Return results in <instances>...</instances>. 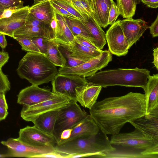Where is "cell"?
<instances>
[{"mask_svg": "<svg viewBox=\"0 0 158 158\" xmlns=\"http://www.w3.org/2000/svg\"><path fill=\"white\" fill-rule=\"evenodd\" d=\"M32 39L27 37L19 36L16 38L15 39L21 45L22 50L28 52L41 53L32 41Z\"/></svg>", "mask_w": 158, "mask_h": 158, "instance_id": "cell-32", "label": "cell"}, {"mask_svg": "<svg viewBox=\"0 0 158 158\" xmlns=\"http://www.w3.org/2000/svg\"><path fill=\"white\" fill-rule=\"evenodd\" d=\"M9 56L7 52L0 51V69L8 61Z\"/></svg>", "mask_w": 158, "mask_h": 158, "instance_id": "cell-45", "label": "cell"}, {"mask_svg": "<svg viewBox=\"0 0 158 158\" xmlns=\"http://www.w3.org/2000/svg\"><path fill=\"white\" fill-rule=\"evenodd\" d=\"M77 102L76 100L71 99L68 105L58 110L53 131V136L57 143L60 141L63 131L71 129L88 114L84 110L81 109Z\"/></svg>", "mask_w": 158, "mask_h": 158, "instance_id": "cell-6", "label": "cell"}, {"mask_svg": "<svg viewBox=\"0 0 158 158\" xmlns=\"http://www.w3.org/2000/svg\"><path fill=\"white\" fill-rule=\"evenodd\" d=\"M4 10H0V18Z\"/></svg>", "mask_w": 158, "mask_h": 158, "instance_id": "cell-55", "label": "cell"}, {"mask_svg": "<svg viewBox=\"0 0 158 158\" xmlns=\"http://www.w3.org/2000/svg\"><path fill=\"white\" fill-rule=\"evenodd\" d=\"M55 3L60 6L74 16L77 19L84 21L85 18L72 5L69 0L52 1Z\"/></svg>", "mask_w": 158, "mask_h": 158, "instance_id": "cell-33", "label": "cell"}, {"mask_svg": "<svg viewBox=\"0 0 158 158\" xmlns=\"http://www.w3.org/2000/svg\"><path fill=\"white\" fill-rule=\"evenodd\" d=\"M47 26L35 27L23 26L15 32L13 38L15 39L19 36L27 37L31 38L37 37H42L53 40V32L49 26Z\"/></svg>", "mask_w": 158, "mask_h": 158, "instance_id": "cell-23", "label": "cell"}, {"mask_svg": "<svg viewBox=\"0 0 158 158\" xmlns=\"http://www.w3.org/2000/svg\"><path fill=\"white\" fill-rule=\"evenodd\" d=\"M120 15L119 11L117 5L114 2L111 5L109 14L108 25H112L116 21L117 18Z\"/></svg>", "mask_w": 158, "mask_h": 158, "instance_id": "cell-37", "label": "cell"}, {"mask_svg": "<svg viewBox=\"0 0 158 158\" xmlns=\"http://www.w3.org/2000/svg\"><path fill=\"white\" fill-rule=\"evenodd\" d=\"M90 7L92 16L102 27L108 25L110 9L104 0H87Z\"/></svg>", "mask_w": 158, "mask_h": 158, "instance_id": "cell-21", "label": "cell"}, {"mask_svg": "<svg viewBox=\"0 0 158 158\" xmlns=\"http://www.w3.org/2000/svg\"><path fill=\"white\" fill-rule=\"evenodd\" d=\"M146 107L145 94L130 92L96 102L89 113L102 132L113 135L119 133L126 123L145 114Z\"/></svg>", "mask_w": 158, "mask_h": 158, "instance_id": "cell-1", "label": "cell"}, {"mask_svg": "<svg viewBox=\"0 0 158 158\" xmlns=\"http://www.w3.org/2000/svg\"><path fill=\"white\" fill-rule=\"evenodd\" d=\"M35 158H64L63 155L58 152L55 151L52 152L40 154Z\"/></svg>", "mask_w": 158, "mask_h": 158, "instance_id": "cell-43", "label": "cell"}, {"mask_svg": "<svg viewBox=\"0 0 158 158\" xmlns=\"http://www.w3.org/2000/svg\"><path fill=\"white\" fill-rule=\"evenodd\" d=\"M154 60L153 63L157 70L158 69V48L156 47L153 50Z\"/></svg>", "mask_w": 158, "mask_h": 158, "instance_id": "cell-48", "label": "cell"}, {"mask_svg": "<svg viewBox=\"0 0 158 158\" xmlns=\"http://www.w3.org/2000/svg\"><path fill=\"white\" fill-rule=\"evenodd\" d=\"M44 55L56 66H65V59L59 48V44L53 40L49 41Z\"/></svg>", "mask_w": 158, "mask_h": 158, "instance_id": "cell-27", "label": "cell"}, {"mask_svg": "<svg viewBox=\"0 0 158 158\" xmlns=\"http://www.w3.org/2000/svg\"><path fill=\"white\" fill-rule=\"evenodd\" d=\"M1 143L7 148L9 157L35 158L39 155L55 151L54 147H33L21 142L17 138H10Z\"/></svg>", "mask_w": 158, "mask_h": 158, "instance_id": "cell-10", "label": "cell"}, {"mask_svg": "<svg viewBox=\"0 0 158 158\" xmlns=\"http://www.w3.org/2000/svg\"><path fill=\"white\" fill-rule=\"evenodd\" d=\"M49 1H60V0H48Z\"/></svg>", "mask_w": 158, "mask_h": 158, "instance_id": "cell-56", "label": "cell"}, {"mask_svg": "<svg viewBox=\"0 0 158 158\" xmlns=\"http://www.w3.org/2000/svg\"><path fill=\"white\" fill-rule=\"evenodd\" d=\"M150 33L152 37H155L158 36V15L155 21L152 23L151 26L149 27Z\"/></svg>", "mask_w": 158, "mask_h": 158, "instance_id": "cell-42", "label": "cell"}, {"mask_svg": "<svg viewBox=\"0 0 158 158\" xmlns=\"http://www.w3.org/2000/svg\"><path fill=\"white\" fill-rule=\"evenodd\" d=\"M120 15L124 18H132L135 15L136 5L133 0H116Z\"/></svg>", "mask_w": 158, "mask_h": 158, "instance_id": "cell-29", "label": "cell"}, {"mask_svg": "<svg viewBox=\"0 0 158 158\" xmlns=\"http://www.w3.org/2000/svg\"><path fill=\"white\" fill-rule=\"evenodd\" d=\"M31 39L41 53L44 55L47 51L48 42L51 40L42 37H35Z\"/></svg>", "mask_w": 158, "mask_h": 158, "instance_id": "cell-34", "label": "cell"}, {"mask_svg": "<svg viewBox=\"0 0 158 158\" xmlns=\"http://www.w3.org/2000/svg\"><path fill=\"white\" fill-rule=\"evenodd\" d=\"M82 21L93 39L94 44L102 50L106 44V33L92 16H86Z\"/></svg>", "mask_w": 158, "mask_h": 158, "instance_id": "cell-18", "label": "cell"}, {"mask_svg": "<svg viewBox=\"0 0 158 158\" xmlns=\"http://www.w3.org/2000/svg\"><path fill=\"white\" fill-rule=\"evenodd\" d=\"M17 139L25 144L35 147H54L57 144L53 136L44 132L34 126H28L20 129Z\"/></svg>", "mask_w": 158, "mask_h": 158, "instance_id": "cell-11", "label": "cell"}, {"mask_svg": "<svg viewBox=\"0 0 158 158\" xmlns=\"http://www.w3.org/2000/svg\"><path fill=\"white\" fill-rule=\"evenodd\" d=\"M58 110L50 111L40 115L33 122L34 126L44 132L53 136L54 128Z\"/></svg>", "mask_w": 158, "mask_h": 158, "instance_id": "cell-25", "label": "cell"}, {"mask_svg": "<svg viewBox=\"0 0 158 158\" xmlns=\"http://www.w3.org/2000/svg\"><path fill=\"white\" fill-rule=\"evenodd\" d=\"M133 1L134 3L136 5L140 2V0H133Z\"/></svg>", "mask_w": 158, "mask_h": 158, "instance_id": "cell-54", "label": "cell"}, {"mask_svg": "<svg viewBox=\"0 0 158 158\" xmlns=\"http://www.w3.org/2000/svg\"><path fill=\"white\" fill-rule=\"evenodd\" d=\"M102 87L88 82L75 89L76 100L83 107L90 109L97 102Z\"/></svg>", "mask_w": 158, "mask_h": 158, "instance_id": "cell-17", "label": "cell"}, {"mask_svg": "<svg viewBox=\"0 0 158 158\" xmlns=\"http://www.w3.org/2000/svg\"><path fill=\"white\" fill-rule=\"evenodd\" d=\"M9 157L8 155L6 153V154H1L0 153V158H7Z\"/></svg>", "mask_w": 158, "mask_h": 158, "instance_id": "cell-53", "label": "cell"}, {"mask_svg": "<svg viewBox=\"0 0 158 158\" xmlns=\"http://www.w3.org/2000/svg\"><path fill=\"white\" fill-rule=\"evenodd\" d=\"M67 49L70 51L73 56L86 61L99 55L102 51V50L93 49L80 44L75 41L73 46Z\"/></svg>", "mask_w": 158, "mask_h": 158, "instance_id": "cell-28", "label": "cell"}, {"mask_svg": "<svg viewBox=\"0 0 158 158\" xmlns=\"http://www.w3.org/2000/svg\"><path fill=\"white\" fill-rule=\"evenodd\" d=\"M59 48L65 60L66 63L64 67H75L86 61L73 56L71 55V52L69 50L59 44Z\"/></svg>", "mask_w": 158, "mask_h": 158, "instance_id": "cell-30", "label": "cell"}, {"mask_svg": "<svg viewBox=\"0 0 158 158\" xmlns=\"http://www.w3.org/2000/svg\"><path fill=\"white\" fill-rule=\"evenodd\" d=\"M46 25H47L29 12L23 26L28 27H35Z\"/></svg>", "mask_w": 158, "mask_h": 158, "instance_id": "cell-36", "label": "cell"}, {"mask_svg": "<svg viewBox=\"0 0 158 158\" xmlns=\"http://www.w3.org/2000/svg\"><path fill=\"white\" fill-rule=\"evenodd\" d=\"M104 1L107 5L109 9H110L111 5L114 2L113 0H104Z\"/></svg>", "mask_w": 158, "mask_h": 158, "instance_id": "cell-51", "label": "cell"}, {"mask_svg": "<svg viewBox=\"0 0 158 158\" xmlns=\"http://www.w3.org/2000/svg\"><path fill=\"white\" fill-rule=\"evenodd\" d=\"M50 1L52 6L56 13L64 17L74 19H77L74 16L69 13L64 8L55 3L52 1Z\"/></svg>", "mask_w": 158, "mask_h": 158, "instance_id": "cell-39", "label": "cell"}, {"mask_svg": "<svg viewBox=\"0 0 158 158\" xmlns=\"http://www.w3.org/2000/svg\"><path fill=\"white\" fill-rule=\"evenodd\" d=\"M59 29L57 36L53 39L57 43L69 48L75 43V37L69 29L64 16L56 13Z\"/></svg>", "mask_w": 158, "mask_h": 158, "instance_id": "cell-22", "label": "cell"}, {"mask_svg": "<svg viewBox=\"0 0 158 158\" xmlns=\"http://www.w3.org/2000/svg\"><path fill=\"white\" fill-rule=\"evenodd\" d=\"M69 1L72 5L84 17L86 16H92V12L87 0Z\"/></svg>", "mask_w": 158, "mask_h": 158, "instance_id": "cell-31", "label": "cell"}, {"mask_svg": "<svg viewBox=\"0 0 158 158\" xmlns=\"http://www.w3.org/2000/svg\"><path fill=\"white\" fill-rule=\"evenodd\" d=\"M148 7L156 8L158 7V0H141Z\"/></svg>", "mask_w": 158, "mask_h": 158, "instance_id": "cell-46", "label": "cell"}, {"mask_svg": "<svg viewBox=\"0 0 158 158\" xmlns=\"http://www.w3.org/2000/svg\"><path fill=\"white\" fill-rule=\"evenodd\" d=\"M22 8H8L6 9L3 10L0 18L9 17L14 13L17 11Z\"/></svg>", "mask_w": 158, "mask_h": 158, "instance_id": "cell-44", "label": "cell"}, {"mask_svg": "<svg viewBox=\"0 0 158 158\" xmlns=\"http://www.w3.org/2000/svg\"><path fill=\"white\" fill-rule=\"evenodd\" d=\"M120 20L116 21L106 33L109 49L111 54L120 56L126 55L129 46L120 24Z\"/></svg>", "mask_w": 158, "mask_h": 158, "instance_id": "cell-12", "label": "cell"}, {"mask_svg": "<svg viewBox=\"0 0 158 158\" xmlns=\"http://www.w3.org/2000/svg\"><path fill=\"white\" fill-rule=\"evenodd\" d=\"M64 18L67 24L74 37H79L94 44L89 32L81 20L65 17Z\"/></svg>", "mask_w": 158, "mask_h": 158, "instance_id": "cell-26", "label": "cell"}, {"mask_svg": "<svg viewBox=\"0 0 158 158\" xmlns=\"http://www.w3.org/2000/svg\"><path fill=\"white\" fill-rule=\"evenodd\" d=\"M50 90L32 85L22 89L17 96V103L23 105H33L56 96Z\"/></svg>", "mask_w": 158, "mask_h": 158, "instance_id": "cell-14", "label": "cell"}, {"mask_svg": "<svg viewBox=\"0 0 158 158\" xmlns=\"http://www.w3.org/2000/svg\"><path fill=\"white\" fill-rule=\"evenodd\" d=\"M110 140L113 146L127 148L146 153L151 158H158V145L137 128L129 133L112 135Z\"/></svg>", "mask_w": 158, "mask_h": 158, "instance_id": "cell-5", "label": "cell"}, {"mask_svg": "<svg viewBox=\"0 0 158 158\" xmlns=\"http://www.w3.org/2000/svg\"><path fill=\"white\" fill-rule=\"evenodd\" d=\"M112 54L109 51L102 50L99 55L77 66L60 67L58 69V73L81 75L85 77H89L106 66L112 61Z\"/></svg>", "mask_w": 158, "mask_h": 158, "instance_id": "cell-7", "label": "cell"}, {"mask_svg": "<svg viewBox=\"0 0 158 158\" xmlns=\"http://www.w3.org/2000/svg\"><path fill=\"white\" fill-rule=\"evenodd\" d=\"M51 81L52 92L76 100V88L88 82L86 77L82 76L59 73Z\"/></svg>", "mask_w": 158, "mask_h": 158, "instance_id": "cell-9", "label": "cell"}, {"mask_svg": "<svg viewBox=\"0 0 158 158\" xmlns=\"http://www.w3.org/2000/svg\"><path fill=\"white\" fill-rule=\"evenodd\" d=\"M71 129V135L68 139L78 136H92L96 135L100 131L95 121L88 114Z\"/></svg>", "mask_w": 158, "mask_h": 158, "instance_id": "cell-19", "label": "cell"}, {"mask_svg": "<svg viewBox=\"0 0 158 158\" xmlns=\"http://www.w3.org/2000/svg\"><path fill=\"white\" fill-rule=\"evenodd\" d=\"M5 94L0 93V106L8 109V106L6 100Z\"/></svg>", "mask_w": 158, "mask_h": 158, "instance_id": "cell-49", "label": "cell"}, {"mask_svg": "<svg viewBox=\"0 0 158 158\" xmlns=\"http://www.w3.org/2000/svg\"><path fill=\"white\" fill-rule=\"evenodd\" d=\"M47 0H33L34 3L33 5L36 4Z\"/></svg>", "mask_w": 158, "mask_h": 158, "instance_id": "cell-52", "label": "cell"}, {"mask_svg": "<svg viewBox=\"0 0 158 158\" xmlns=\"http://www.w3.org/2000/svg\"><path fill=\"white\" fill-rule=\"evenodd\" d=\"M120 24L128 42L130 48L149 27L143 19H134L132 18L120 20Z\"/></svg>", "mask_w": 158, "mask_h": 158, "instance_id": "cell-16", "label": "cell"}, {"mask_svg": "<svg viewBox=\"0 0 158 158\" xmlns=\"http://www.w3.org/2000/svg\"><path fill=\"white\" fill-rule=\"evenodd\" d=\"M129 123L158 145V107Z\"/></svg>", "mask_w": 158, "mask_h": 158, "instance_id": "cell-13", "label": "cell"}, {"mask_svg": "<svg viewBox=\"0 0 158 158\" xmlns=\"http://www.w3.org/2000/svg\"><path fill=\"white\" fill-rule=\"evenodd\" d=\"M30 8L24 6L10 17L0 18V33L13 38L15 32L24 25Z\"/></svg>", "mask_w": 158, "mask_h": 158, "instance_id": "cell-15", "label": "cell"}, {"mask_svg": "<svg viewBox=\"0 0 158 158\" xmlns=\"http://www.w3.org/2000/svg\"><path fill=\"white\" fill-rule=\"evenodd\" d=\"M54 10L50 1L47 0L33 5L30 7L29 12L46 25H49Z\"/></svg>", "mask_w": 158, "mask_h": 158, "instance_id": "cell-24", "label": "cell"}, {"mask_svg": "<svg viewBox=\"0 0 158 158\" xmlns=\"http://www.w3.org/2000/svg\"><path fill=\"white\" fill-rule=\"evenodd\" d=\"M56 66L44 55L28 52L19 61L17 72L21 78L38 86L52 80L58 73Z\"/></svg>", "mask_w": 158, "mask_h": 158, "instance_id": "cell-3", "label": "cell"}, {"mask_svg": "<svg viewBox=\"0 0 158 158\" xmlns=\"http://www.w3.org/2000/svg\"><path fill=\"white\" fill-rule=\"evenodd\" d=\"M54 148L64 158H104L106 154L116 149L100 130L96 135L73 137L56 144Z\"/></svg>", "mask_w": 158, "mask_h": 158, "instance_id": "cell-2", "label": "cell"}, {"mask_svg": "<svg viewBox=\"0 0 158 158\" xmlns=\"http://www.w3.org/2000/svg\"><path fill=\"white\" fill-rule=\"evenodd\" d=\"M49 26L53 32V39L57 35L59 29V24L57 19L56 13L54 10L53 16L51 19Z\"/></svg>", "mask_w": 158, "mask_h": 158, "instance_id": "cell-40", "label": "cell"}, {"mask_svg": "<svg viewBox=\"0 0 158 158\" xmlns=\"http://www.w3.org/2000/svg\"><path fill=\"white\" fill-rule=\"evenodd\" d=\"M22 0H0V5L7 8H19L23 7Z\"/></svg>", "mask_w": 158, "mask_h": 158, "instance_id": "cell-38", "label": "cell"}, {"mask_svg": "<svg viewBox=\"0 0 158 158\" xmlns=\"http://www.w3.org/2000/svg\"><path fill=\"white\" fill-rule=\"evenodd\" d=\"M75 41L77 43L93 49L99 50L96 46L85 40L78 36H75Z\"/></svg>", "mask_w": 158, "mask_h": 158, "instance_id": "cell-41", "label": "cell"}, {"mask_svg": "<svg viewBox=\"0 0 158 158\" xmlns=\"http://www.w3.org/2000/svg\"><path fill=\"white\" fill-rule=\"evenodd\" d=\"M7 45V42L5 35L0 33V47L2 48H5Z\"/></svg>", "mask_w": 158, "mask_h": 158, "instance_id": "cell-50", "label": "cell"}, {"mask_svg": "<svg viewBox=\"0 0 158 158\" xmlns=\"http://www.w3.org/2000/svg\"><path fill=\"white\" fill-rule=\"evenodd\" d=\"M148 79L144 91L146 101V114H148L158 107V74L150 75Z\"/></svg>", "mask_w": 158, "mask_h": 158, "instance_id": "cell-20", "label": "cell"}, {"mask_svg": "<svg viewBox=\"0 0 158 158\" xmlns=\"http://www.w3.org/2000/svg\"><path fill=\"white\" fill-rule=\"evenodd\" d=\"M8 108L0 106V121L6 119L8 114Z\"/></svg>", "mask_w": 158, "mask_h": 158, "instance_id": "cell-47", "label": "cell"}, {"mask_svg": "<svg viewBox=\"0 0 158 158\" xmlns=\"http://www.w3.org/2000/svg\"><path fill=\"white\" fill-rule=\"evenodd\" d=\"M71 99L58 94L54 97L30 106L23 105L20 112L24 120L33 122L39 115L47 112L59 110L68 104Z\"/></svg>", "mask_w": 158, "mask_h": 158, "instance_id": "cell-8", "label": "cell"}, {"mask_svg": "<svg viewBox=\"0 0 158 158\" xmlns=\"http://www.w3.org/2000/svg\"><path fill=\"white\" fill-rule=\"evenodd\" d=\"M150 72L146 69H121L101 71L87 77V81L105 88L120 85L139 87L145 91Z\"/></svg>", "mask_w": 158, "mask_h": 158, "instance_id": "cell-4", "label": "cell"}, {"mask_svg": "<svg viewBox=\"0 0 158 158\" xmlns=\"http://www.w3.org/2000/svg\"><path fill=\"white\" fill-rule=\"evenodd\" d=\"M10 83L7 76L0 69V93L5 94L10 89Z\"/></svg>", "mask_w": 158, "mask_h": 158, "instance_id": "cell-35", "label": "cell"}]
</instances>
